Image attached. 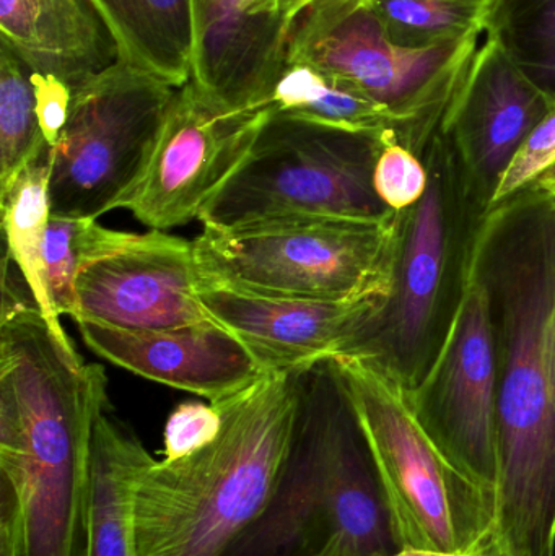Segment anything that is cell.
Here are the masks:
<instances>
[{"label": "cell", "instance_id": "4", "mask_svg": "<svg viewBox=\"0 0 555 556\" xmlns=\"http://www.w3.org/2000/svg\"><path fill=\"white\" fill-rule=\"evenodd\" d=\"M374 453L404 547L466 554L497 518V490L456 469L417 420L411 388L384 353L336 356Z\"/></svg>", "mask_w": 555, "mask_h": 556}, {"label": "cell", "instance_id": "22", "mask_svg": "<svg viewBox=\"0 0 555 556\" xmlns=\"http://www.w3.org/2000/svg\"><path fill=\"white\" fill-rule=\"evenodd\" d=\"M49 153L46 150L36 162L20 173L5 192L0 194L5 231L7 256L15 264L31 290L36 306L51 327L52 333L72 356H80L62 327L59 314L49 296L46 280V230L51 218L49 204Z\"/></svg>", "mask_w": 555, "mask_h": 556}, {"label": "cell", "instance_id": "12", "mask_svg": "<svg viewBox=\"0 0 555 556\" xmlns=\"http://www.w3.org/2000/svg\"><path fill=\"white\" fill-rule=\"evenodd\" d=\"M194 244L165 231H114L75 278L74 320L162 330L214 320L199 296ZM217 320V319H215Z\"/></svg>", "mask_w": 555, "mask_h": 556}, {"label": "cell", "instance_id": "16", "mask_svg": "<svg viewBox=\"0 0 555 556\" xmlns=\"http://www.w3.org/2000/svg\"><path fill=\"white\" fill-rule=\"evenodd\" d=\"M554 104L488 36L469 65L442 129L455 130L476 166L497 182Z\"/></svg>", "mask_w": 555, "mask_h": 556}, {"label": "cell", "instance_id": "10", "mask_svg": "<svg viewBox=\"0 0 555 556\" xmlns=\"http://www.w3.org/2000/svg\"><path fill=\"white\" fill-rule=\"evenodd\" d=\"M270 108H235L194 78L176 88L149 165L121 208L166 231L199 218L243 165Z\"/></svg>", "mask_w": 555, "mask_h": 556}, {"label": "cell", "instance_id": "32", "mask_svg": "<svg viewBox=\"0 0 555 556\" xmlns=\"http://www.w3.org/2000/svg\"><path fill=\"white\" fill-rule=\"evenodd\" d=\"M544 362L555 404V301L544 326Z\"/></svg>", "mask_w": 555, "mask_h": 556}, {"label": "cell", "instance_id": "29", "mask_svg": "<svg viewBox=\"0 0 555 556\" xmlns=\"http://www.w3.org/2000/svg\"><path fill=\"white\" fill-rule=\"evenodd\" d=\"M222 414L214 404L182 402L169 415L163 433V459L176 460L201 451L218 437Z\"/></svg>", "mask_w": 555, "mask_h": 556}, {"label": "cell", "instance_id": "13", "mask_svg": "<svg viewBox=\"0 0 555 556\" xmlns=\"http://www.w3.org/2000/svg\"><path fill=\"white\" fill-rule=\"evenodd\" d=\"M199 296L212 317L247 345L266 375L297 371L348 352L381 326L393 303L387 296L355 301L269 296L202 280Z\"/></svg>", "mask_w": 555, "mask_h": 556}, {"label": "cell", "instance_id": "8", "mask_svg": "<svg viewBox=\"0 0 555 556\" xmlns=\"http://www.w3.org/2000/svg\"><path fill=\"white\" fill-rule=\"evenodd\" d=\"M481 36L432 48L391 41L368 0H316L289 33L286 62H302L388 108L406 132L442 126Z\"/></svg>", "mask_w": 555, "mask_h": 556}, {"label": "cell", "instance_id": "27", "mask_svg": "<svg viewBox=\"0 0 555 556\" xmlns=\"http://www.w3.org/2000/svg\"><path fill=\"white\" fill-rule=\"evenodd\" d=\"M429 176L420 160L403 143H384L374 168V188L380 201L394 212L416 207L427 189Z\"/></svg>", "mask_w": 555, "mask_h": 556}, {"label": "cell", "instance_id": "33", "mask_svg": "<svg viewBox=\"0 0 555 556\" xmlns=\"http://www.w3.org/2000/svg\"><path fill=\"white\" fill-rule=\"evenodd\" d=\"M465 556H510L495 532V526Z\"/></svg>", "mask_w": 555, "mask_h": 556}, {"label": "cell", "instance_id": "34", "mask_svg": "<svg viewBox=\"0 0 555 556\" xmlns=\"http://www.w3.org/2000/svg\"><path fill=\"white\" fill-rule=\"evenodd\" d=\"M316 0H277V10L283 22L287 23L289 28H292V23L295 22L297 16L306 9V7L315 3Z\"/></svg>", "mask_w": 555, "mask_h": 556}, {"label": "cell", "instance_id": "17", "mask_svg": "<svg viewBox=\"0 0 555 556\" xmlns=\"http://www.w3.org/2000/svg\"><path fill=\"white\" fill-rule=\"evenodd\" d=\"M0 42L72 90L119 59L90 0H0Z\"/></svg>", "mask_w": 555, "mask_h": 556}, {"label": "cell", "instance_id": "35", "mask_svg": "<svg viewBox=\"0 0 555 556\" xmlns=\"http://www.w3.org/2000/svg\"><path fill=\"white\" fill-rule=\"evenodd\" d=\"M391 556H465V554H442V552L419 551V548L406 547Z\"/></svg>", "mask_w": 555, "mask_h": 556}, {"label": "cell", "instance_id": "25", "mask_svg": "<svg viewBox=\"0 0 555 556\" xmlns=\"http://www.w3.org/2000/svg\"><path fill=\"white\" fill-rule=\"evenodd\" d=\"M48 149L36 111L31 68L0 42V194Z\"/></svg>", "mask_w": 555, "mask_h": 556}, {"label": "cell", "instance_id": "24", "mask_svg": "<svg viewBox=\"0 0 555 556\" xmlns=\"http://www.w3.org/2000/svg\"><path fill=\"white\" fill-rule=\"evenodd\" d=\"M485 35L555 103V0H495Z\"/></svg>", "mask_w": 555, "mask_h": 556}, {"label": "cell", "instance_id": "18", "mask_svg": "<svg viewBox=\"0 0 555 556\" xmlns=\"http://www.w3.org/2000/svg\"><path fill=\"white\" fill-rule=\"evenodd\" d=\"M152 459L137 434L104 405L91 438L84 556H139L134 489Z\"/></svg>", "mask_w": 555, "mask_h": 556}, {"label": "cell", "instance_id": "15", "mask_svg": "<svg viewBox=\"0 0 555 556\" xmlns=\"http://www.w3.org/2000/svg\"><path fill=\"white\" fill-rule=\"evenodd\" d=\"M194 78L235 108H269L287 61L290 28L277 0H195Z\"/></svg>", "mask_w": 555, "mask_h": 556}, {"label": "cell", "instance_id": "11", "mask_svg": "<svg viewBox=\"0 0 555 556\" xmlns=\"http://www.w3.org/2000/svg\"><path fill=\"white\" fill-rule=\"evenodd\" d=\"M417 420L465 476L497 490L499 382L491 294L471 269L436 359L411 388Z\"/></svg>", "mask_w": 555, "mask_h": 556}, {"label": "cell", "instance_id": "30", "mask_svg": "<svg viewBox=\"0 0 555 556\" xmlns=\"http://www.w3.org/2000/svg\"><path fill=\"white\" fill-rule=\"evenodd\" d=\"M31 80L35 85L36 111L42 137L49 149H52L67 124L74 90L54 75L31 71Z\"/></svg>", "mask_w": 555, "mask_h": 556}, {"label": "cell", "instance_id": "26", "mask_svg": "<svg viewBox=\"0 0 555 556\" xmlns=\"http://www.w3.org/2000/svg\"><path fill=\"white\" fill-rule=\"evenodd\" d=\"M113 230L97 218L51 215L46 230L45 263L49 296L59 316L75 314V278L81 264L93 256Z\"/></svg>", "mask_w": 555, "mask_h": 556}, {"label": "cell", "instance_id": "14", "mask_svg": "<svg viewBox=\"0 0 555 556\" xmlns=\"http://www.w3.org/2000/svg\"><path fill=\"white\" fill-rule=\"evenodd\" d=\"M91 352L134 375L209 399L240 394L266 378L253 353L218 320L162 330H127L75 320Z\"/></svg>", "mask_w": 555, "mask_h": 556}, {"label": "cell", "instance_id": "9", "mask_svg": "<svg viewBox=\"0 0 555 556\" xmlns=\"http://www.w3.org/2000/svg\"><path fill=\"white\" fill-rule=\"evenodd\" d=\"M176 88L117 59L74 90L49 153L51 215L98 218L142 178Z\"/></svg>", "mask_w": 555, "mask_h": 556}, {"label": "cell", "instance_id": "3", "mask_svg": "<svg viewBox=\"0 0 555 556\" xmlns=\"http://www.w3.org/2000/svg\"><path fill=\"white\" fill-rule=\"evenodd\" d=\"M214 405L222 430L211 444L152 459L137 477L139 556H220L276 490L295 427V371L267 375Z\"/></svg>", "mask_w": 555, "mask_h": 556}, {"label": "cell", "instance_id": "19", "mask_svg": "<svg viewBox=\"0 0 555 556\" xmlns=\"http://www.w3.org/2000/svg\"><path fill=\"white\" fill-rule=\"evenodd\" d=\"M117 49V58L172 87L194 75L195 0H90Z\"/></svg>", "mask_w": 555, "mask_h": 556}, {"label": "cell", "instance_id": "21", "mask_svg": "<svg viewBox=\"0 0 555 556\" xmlns=\"http://www.w3.org/2000/svg\"><path fill=\"white\" fill-rule=\"evenodd\" d=\"M413 214L393 298L394 336L400 349L407 352L422 342L442 283L445 217L439 186L430 182Z\"/></svg>", "mask_w": 555, "mask_h": 556}, {"label": "cell", "instance_id": "37", "mask_svg": "<svg viewBox=\"0 0 555 556\" xmlns=\"http://www.w3.org/2000/svg\"><path fill=\"white\" fill-rule=\"evenodd\" d=\"M541 191L546 192L547 195H550L553 201H555V185H544L540 186Z\"/></svg>", "mask_w": 555, "mask_h": 556}, {"label": "cell", "instance_id": "1", "mask_svg": "<svg viewBox=\"0 0 555 556\" xmlns=\"http://www.w3.org/2000/svg\"><path fill=\"white\" fill-rule=\"evenodd\" d=\"M292 443L264 511L220 556H391L404 542L335 358L297 369Z\"/></svg>", "mask_w": 555, "mask_h": 556}, {"label": "cell", "instance_id": "7", "mask_svg": "<svg viewBox=\"0 0 555 556\" xmlns=\"http://www.w3.org/2000/svg\"><path fill=\"white\" fill-rule=\"evenodd\" d=\"M370 134L270 114L243 165L199 214L204 228L230 230L274 220H380L374 188L384 143Z\"/></svg>", "mask_w": 555, "mask_h": 556}, {"label": "cell", "instance_id": "2", "mask_svg": "<svg viewBox=\"0 0 555 556\" xmlns=\"http://www.w3.org/2000/svg\"><path fill=\"white\" fill-rule=\"evenodd\" d=\"M106 376L55 339L41 317L0 332V451L23 467L25 556H84L91 438Z\"/></svg>", "mask_w": 555, "mask_h": 556}, {"label": "cell", "instance_id": "20", "mask_svg": "<svg viewBox=\"0 0 555 556\" xmlns=\"http://www.w3.org/2000/svg\"><path fill=\"white\" fill-rule=\"evenodd\" d=\"M267 106L277 116L349 132L370 134L387 140H398L406 132L403 121L388 108L375 103L339 78L302 62H286L270 90Z\"/></svg>", "mask_w": 555, "mask_h": 556}, {"label": "cell", "instance_id": "6", "mask_svg": "<svg viewBox=\"0 0 555 556\" xmlns=\"http://www.w3.org/2000/svg\"><path fill=\"white\" fill-rule=\"evenodd\" d=\"M554 301L555 256L547 254L521 270L505 309L495 532L510 556L555 551V404L544 362Z\"/></svg>", "mask_w": 555, "mask_h": 556}, {"label": "cell", "instance_id": "23", "mask_svg": "<svg viewBox=\"0 0 555 556\" xmlns=\"http://www.w3.org/2000/svg\"><path fill=\"white\" fill-rule=\"evenodd\" d=\"M391 41L424 49L488 31L495 0H368Z\"/></svg>", "mask_w": 555, "mask_h": 556}, {"label": "cell", "instance_id": "36", "mask_svg": "<svg viewBox=\"0 0 555 556\" xmlns=\"http://www.w3.org/2000/svg\"><path fill=\"white\" fill-rule=\"evenodd\" d=\"M537 182L538 186L555 185V165L546 173V175L541 176Z\"/></svg>", "mask_w": 555, "mask_h": 556}, {"label": "cell", "instance_id": "28", "mask_svg": "<svg viewBox=\"0 0 555 556\" xmlns=\"http://www.w3.org/2000/svg\"><path fill=\"white\" fill-rule=\"evenodd\" d=\"M555 165V104L544 119L531 130L510 165L494 185L492 204H501L510 195L538 181Z\"/></svg>", "mask_w": 555, "mask_h": 556}, {"label": "cell", "instance_id": "5", "mask_svg": "<svg viewBox=\"0 0 555 556\" xmlns=\"http://www.w3.org/2000/svg\"><path fill=\"white\" fill-rule=\"evenodd\" d=\"M202 281L299 300L394 298L403 217L274 220L204 228L192 241Z\"/></svg>", "mask_w": 555, "mask_h": 556}, {"label": "cell", "instance_id": "31", "mask_svg": "<svg viewBox=\"0 0 555 556\" xmlns=\"http://www.w3.org/2000/svg\"><path fill=\"white\" fill-rule=\"evenodd\" d=\"M0 556H25L23 486L5 472H0Z\"/></svg>", "mask_w": 555, "mask_h": 556}]
</instances>
